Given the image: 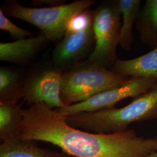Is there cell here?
<instances>
[{"label": "cell", "instance_id": "obj_1", "mask_svg": "<svg viewBox=\"0 0 157 157\" xmlns=\"http://www.w3.org/2000/svg\"><path fill=\"white\" fill-rule=\"evenodd\" d=\"M19 138L50 143L71 157H147L157 151V137L144 138L132 129L102 134L76 129L42 103L24 109Z\"/></svg>", "mask_w": 157, "mask_h": 157}, {"label": "cell", "instance_id": "obj_2", "mask_svg": "<svg viewBox=\"0 0 157 157\" xmlns=\"http://www.w3.org/2000/svg\"><path fill=\"white\" fill-rule=\"evenodd\" d=\"M65 119L75 128L102 134L126 130L135 122L157 119V85L122 108L82 112Z\"/></svg>", "mask_w": 157, "mask_h": 157}, {"label": "cell", "instance_id": "obj_3", "mask_svg": "<svg viewBox=\"0 0 157 157\" xmlns=\"http://www.w3.org/2000/svg\"><path fill=\"white\" fill-rule=\"evenodd\" d=\"M129 78L97 62H79L63 71L61 98L65 107L70 106L121 86Z\"/></svg>", "mask_w": 157, "mask_h": 157}, {"label": "cell", "instance_id": "obj_4", "mask_svg": "<svg viewBox=\"0 0 157 157\" xmlns=\"http://www.w3.org/2000/svg\"><path fill=\"white\" fill-rule=\"evenodd\" d=\"M95 0H78L54 7L35 8L8 1L1 8L6 16L30 23L41 30L49 41L61 40L66 33L67 23L75 15L89 9Z\"/></svg>", "mask_w": 157, "mask_h": 157}, {"label": "cell", "instance_id": "obj_5", "mask_svg": "<svg viewBox=\"0 0 157 157\" xmlns=\"http://www.w3.org/2000/svg\"><path fill=\"white\" fill-rule=\"evenodd\" d=\"M93 30L95 45L87 61L104 67L112 65L119 58V45L122 26L121 12L118 1L102 2L94 11Z\"/></svg>", "mask_w": 157, "mask_h": 157}, {"label": "cell", "instance_id": "obj_6", "mask_svg": "<svg viewBox=\"0 0 157 157\" xmlns=\"http://www.w3.org/2000/svg\"><path fill=\"white\" fill-rule=\"evenodd\" d=\"M157 85V80L148 78H129L124 83L103 91L86 101L56 109L64 117L82 112H92L113 108L124 99L142 95Z\"/></svg>", "mask_w": 157, "mask_h": 157}, {"label": "cell", "instance_id": "obj_7", "mask_svg": "<svg viewBox=\"0 0 157 157\" xmlns=\"http://www.w3.org/2000/svg\"><path fill=\"white\" fill-rule=\"evenodd\" d=\"M62 72L54 67L30 74L24 80V101L29 106L42 103L51 109L65 107L61 98Z\"/></svg>", "mask_w": 157, "mask_h": 157}, {"label": "cell", "instance_id": "obj_8", "mask_svg": "<svg viewBox=\"0 0 157 157\" xmlns=\"http://www.w3.org/2000/svg\"><path fill=\"white\" fill-rule=\"evenodd\" d=\"M94 43L95 37L93 28L65 34L53 51L54 67L63 71L78 63L89 54Z\"/></svg>", "mask_w": 157, "mask_h": 157}, {"label": "cell", "instance_id": "obj_9", "mask_svg": "<svg viewBox=\"0 0 157 157\" xmlns=\"http://www.w3.org/2000/svg\"><path fill=\"white\" fill-rule=\"evenodd\" d=\"M50 41L42 33L36 36L0 43V60L16 64L29 62Z\"/></svg>", "mask_w": 157, "mask_h": 157}, {"label": "cell", "instance_id": "obj_10", "mask_svg": "<svg viewBox=\"0 0 157 157\" xmlns=\"http://www.w3.org/2000/svg\"><path fill=\"white\" fill-rule=\"evenodd\" d=\"M112 72L127 78H148L157 80V46L143 56L128 60L118 59Z\"/></svg>", "mask_w": 157, "mask_h": 157}, {"label": "cell", "instance_id": "obj_11", "mask_svg": "<svg viewBox=\"0 0 157 157\" xmlns=\"http://www.w3.org/2000/svg\"><path fill=\"white\" fill-rule=\"evenodd\" d=\"M23 111L17 103L0 101V139L2 143L19 138Z\"/></svg>", "mask_w": 157, "mask_h": 157}, {"label": "cell", "instance_id": "obj_12", "mask_svg": "<svg viewBox=\"0 0 157 157\" xmlns=\"http://www.w3.org/2000/svg\"><path fill=\"white\" fill-rule=\"evenodd\" d=\"M34 142L20 138L2 142L0 145V157H71L63 152L40 148Z\"/></svg>", "mask_w": 157, "mask_h": 157}, {"label": "cell", "instance_id": "obj_13", "mask_svg": "<svg viewBox=\"0 0 157 157\" xmlns=\"http://www.w3.org/2000/svg\"><path fill=\"white\" fill-rule=\"evenodd\" d=\"M141 41L152 48L157 46V0H147L136 22Z\"/></svg>", "mask_w": 157, "mask_h": 157}, {"label": "cell", "instance_id": "obj_14", "mask_svg": "<svg viewBox=\"0 0 157 157\" xmlns=\"http://www.w3.org/2000/svg\"><path fill=\"white\" fill-rule=\"evenodd\" d=\"M122 23L119 45L124 50H131L133 43V28L141 10L140 0H118Z\"/></svg>", "mask_w": 157, "mask_h": 157}, {"label": "cell", "instance_id": "obj_15", "mask_svg": "<svg viewBox=\"0 0 157 157\" xmlns=\"http://www.w3.org/2000/svg\"><path fill=\"white\" fill-rule=\"evenodd\" d=\"M24 80L21 74L10 67H0V101L17 103L23 98Z\"/></svg>", "mask_w": 157, "mask_h": 157}, {"label": "cell", "instance_id": "obj_16", "mask_svg": "<svg viewBox=\"0 0 157 157\" xmlns=\"http://www.w3.org/2000/svg\"><path fill=\"white\" fill-rule=\"evenodd\" d=\"M94 18V11L87 9L78 12L69 20L66 33L78 32L93 28Z\"/></svg>", "mask_w": 157, "mask_h": 157}, {"label": "cell", "instance_id": "obj_17", "mask_svg": "<svg viewBox=\"0 0 157 157\" xmlns=\"http://www.w3.org/2000/svg\"><path fill=\"white\" fill-rule=\"evenodd\" d=\"M0 29L8 32L12 37L21 40L33 36L32 32L28 30L21 28L10 20L6 14L0 9Z\"/></svg>", "mask_w": 157, "mask_h": 157}, {"label": "cell", "instance_id": "obj_18", "mask_svg": "<svg viewBox=\"0 0 157 157\" xmlns=\"http://www.w3.org/2000/svg\"><path fill=\"white\" fill-rule=\"evenodd\" d=\"M32 4L35 8H44V6L54 7L62 6L65 4V2L62 0H34L32 1Z\"/></svg>", "mask_w": 157, "mask_h": 157}, {"label": "cell", "instance_id": "obj_19", "mask_svg": "<svg viewBox=\"0 0 157 157\" xmlns=\"http://www.w3.org/2000/svg\"><path fill=\"white\" fill-rule=\"evenodd\" d=\"M147 157H157V151L155 152L152 154H151L150 155H149L148 156H147Z\"/></svg>", "mask_w": 157, "mask_h": 157}]
</instances>
